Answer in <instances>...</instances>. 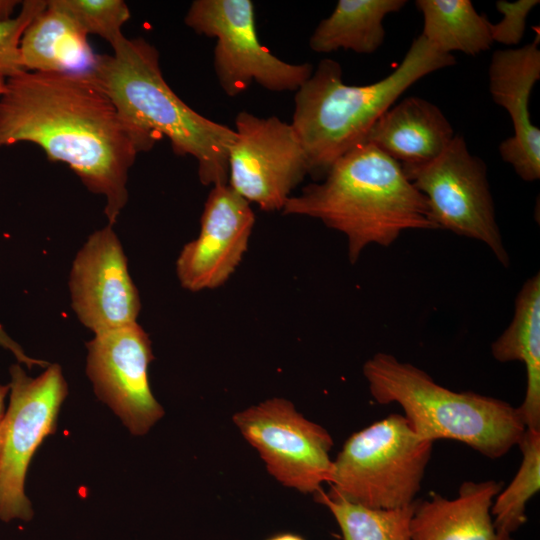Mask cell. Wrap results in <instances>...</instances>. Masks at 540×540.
Here are the masks:
<instances>
[{
    "instance_id": "cell-17",
    "label": "cell",
    "mask_w": 540,
    "mask_h": 540,
    "mask_svg": "<svg viewBox=\"0 0 540 540\" xmlns=\"http://www.w3.org/2000/svg\"><path fill=\"white\" fill-rule=\"evenodd\" d=\"M454 136L450 122L438 106L411 96L383 113L364 142L373 144L401 165H417L438 157Z\"/></svg>"
},
{
    "instance_id": "cell-31",
    "label": "cell",
    "mask_w": 540,
    "mask_h": 540,
    "mask_svg": "<svg viewBox=\"0 0 540 540\" xmlns=\"http://www.w3.org/2000/svg\"><path fill=\"white\" fill-rule=\"evenodd\" d=\"M6 87V80L0 78V96L4 93Z\"/></svg>"
},
{
    "instance_id": "cell-10",
    "label": "cell",
    "mask_w": 540,
    "mask_h": 540,
    "mask_svg": "<svg viewBox=\"0 0 540 540\" xmlns=\"http://www.w3.org/2000/svg\"><path fill=\"white\" fill-rule=\"evenodd\" d=\"M233 422L259 452L268 472L284 486L316 494L329 482L332 437L289 400L267 399L236 413Z\"/></svg>"
},
{
    "instance_id": "cell-22",
    "label": "cell",
    "mask_w": 540,
    "mask_h": 540,
    "mask_svg": "<svg viewBox=\"0 0 540 540\" xmlns=\"http://www.w3.org/2000/svg\"><path fill=\"white\" fill-rule=\"evenodd\" d=\"M316 499L334 516L343 540H410L416 501L400 508H372L330 498L322 490L316 493Z\"/></svg>"
},
{
    "instance_id": "cell-23",
    "label": "cell",
    "mask_w": 540,
    "mask_h": 540,
    "mask_svg": "<svg viewBox=\"0 0 540 540\" xmlns=\"http://www.w3.org/2000/svg\"><path fill=\"white\" fill-rule=\"evenodd\" d=\"M518 446L522 452L520 467L491 506L495 528L506 535L526 522V505L540 489V430L526 428Z\"/></svg>"
},
{
    "instance_id": "cell-19",
    "label": "cell",
    "mask_w": 540,
    "mask_h": 540,
    "mask_svg": "<svg viewBox=\"0 0 540 540\" xmlns=\"http://www.w3.org/2000/svg\"><path fill=\"white\" fill-rule=\"evenodd\" d=\"M96 56L87 35L49 1L27 26L20 40V58L25 71L88 72Z\"/></svg>"
},
{
    "instance_id": "cell-16",
    "label": "cell",
    "mask_w": 540,
    "mask_h": 540,
    "mask_svg": "<svg viewBox=\"0 0 540 540\" xmlns=\"http://www.w3.org/2000/svg\"><path fill=\"white\" fill-rule=\"evenodd\" d=\"M502 484L464 482L456 498L439 494L416 501L410 540H513L494 526L491 506Z\"/></svg>"
},
{
    "instance_id": "cell-9",
    "label": "cell",
    "mask_w": 540,
    "mask_h": 540,
    "mask_svg": "<svg viewBox=\"0 0 540 540\" xmlns=\"http://www.w3.org/2000/svg\"><path fill=\"white\" fill-rule=\"evenodd\" d=\"M421 192L439 229L483 242L505 267L510 259L497 224L487 168L472 155L463 137L455 135L435 159L401 165Z\"/></svg>"
},
{
    "instance_id": "cell-30",
    "label": "cell",
    "mask_w": 540,
    "mask_h": 540,
    "mask_svg": "<svg viewBox=\"0 0 540 540\" xmlns=\"http://www.w3.org/2000/svg\"><path fill=\"white\" fill-rule=\"evenodd\" d=\"M267 540H304L302 537L294 534H279L276 536H273Z\"/></svg>"
},
{
    "instance_id": "cell-27",
    "label": "cell",
    "mask_w": 540,
    "mask_h": 540,
    "mask_svg": "<svg viewBox=\"0 0 540 540\" xmlns=\"http://www.w3.org/2000/svg\"><path fill=\"white\" fill-rule=\"evenodd\" d=\"M0 347L8 350L11 352L15 358L17 359L18 363H22L26 365L29 369H31L34 366H40V367H47L49 365L48 362L41 360V359H34L30 356H28L22 347L16 343L3 329V327L0 324Z\"/></svg>"
},
{
    "instance_id": "cell-2",
    "label": "cell",
    "mask_w": 540,
    "mask_h": 540,
    "mask_svg": "<svg viewBox=\"0 0 540 540\" xmlns=\"http://www.w3.org/2000/svg\"><path fill=\"white\" fill-rule=\"evenodd\" d=\"M282 213L319 219L344 234L351 264L370 244L388 247L406 230L439 229L401 164L367 142L337 159L320 182L291 195Z\"/></svg>"
},
{
    "instance_id": "cell-20",
    "label": "cell",
    "mask_w": 540,
    "mask_h": 540,
    "mask_svg": "<svg viewBox=\"0 0 540 540\" xmlns=\"http://www.w3.org/2000/svg\"><path fill=\"white\" fill-rule=\"evenodd\" d=\"M406 4V0H339L330 16L313 31L309 47L316 53L339 49L374 53L385 39V17Z\"/></svg>"
},
{
    "instance_id": "cell-21",
    "label": "cell",
    "mask_w": 540,
    "mask_h": 540,
    "mask_svg": "<svg viewBox=\"0 0 540 540\" xmlns=\"http://www.w3.org/2000/svg\"><path fill=\"white\" fill-rule=\"evenodd\" d=\"M423 16L421 35L440 52L478 55L490 49V24L469 0H417Z\"/></svg>"
},
{
    "instance_id": "cell-8",
    "label": "cell",
    "mask_w": 540,
    "mask_h": 540,
    "mask_svg": "<svg viewBox=\"0 0 540 540\" xmlns=\"http://www.w3.org/2000/svg\"><path fill=\"white\" fill-rule=\"evenodd\" d=\"M9 372L0 456V520L28 522L34 516L25 492L28 468L41 443L56 432L68 386L59 364H49L36 378L19 363L11 365Z\"/></svg>"
},
{
    "instance_id": "cell-13",
    "label": "cell",
    "mask_w": 540,
    "mask_h": 540,
    "mask_svg": "<svg viewBox=\"0 0 540 540\" xmlns=\"http://www.w3.org/2000/svg\"><path fill=\"white\" fill-rule=\"evenodd\" d=\"M69 290L74 312L94 334L136 322L140 298L112 225L90 235L76 254Z\"/></svg>"
},
{
    "instance_id": "cell-25",
    "label": "cell",
    "mask_w": 540,
    "mask_h": 540,
    "mask_svg": "<svg viewBox=\"0 0 540 540\" xmlns=\"http://www.w3.org/2000/svg\"><path fill=\"white\" fill-rule=\"evenodd\" d=\"M46 7L45 0H26L15 18L0 22V78L6 80L25 71L20 58V40L27 26Z\"/></svg>"
},
{
    "instance_id": "cell-12",
    "label": "cell",
    "mask_w": 540,
    "mask_h": 540,
    "mask_svg": "<svg viewBox=\"0 0 540 540\" xmlns=\"http://www.w3.org/2000/svg\"><path fill=\"white\" fill-rule=\"evenodd\" d=\"M86 373L93 390L132 435L142 436L164 416L152 394L151 341L137 322L94 335L86 343Z\"/></svg>"
},
{
    "instance_id": "cell-6",
    "label": "cell",
    "mask_w": 540,
    "mask_h": 540,
    "mask_svg": "<svg viewBox=\"0 0 540 540\" xmlns=\"http://www.w3.org/2000/svg\"><path fill=\"white\" fill-rule=\"evenodd\" d=\"M432 446L403 415L390 414L345 441L326 494L372 508L408 506L416 501Z\"/></svg>"
},
{
    "instance_id": "cell-1",
    "label": "cell",
    "mask_w": 540,
    "mask_h": 540,
    "mask_svg": "<svg viewBox=\"0 0 540 540\" xmlns=\"http://www.w3.org/2000/svg\"><path fill=\"white\" fill-rule=\"evenodd\" d=\"M160 140L123 114L88 72L24 71L0 96V147L38 145L101 194L113 225L128 200V172Z\"/></svg>"
},
{
    "instance_id": "cell-28",
    "label": "cell",
    "mask_w": 540,
    "mask_h": 540,
    "mask_svg": "<svg viewBox=\"0 0 540 540\" xmlns=\"http://www.w3.org/2000/svg\"><path fill=\"white\" fill-rule=\"evenodd\" d=\"M8 394H9V385L0 384V456H1V450H2L4 418H5L6 408H7L5 405V400Z\"/></svg>"
},
{
    "instance_id": "cell-3",
    "label": "cell",
    "mask_w": 540,
    "mask_h": 540,
    "mask_svg": "<svg viewBox=\"0 0 540 540\" xmlns=\"http://www.w3.org/2000/svg\"><path fill=\"white\" fill-rule=\"evenodd\" d=\"M455 62L452 54L440 52L421 34L395 70L371 84L344 83L340 64L322 59L295 91L290 123L305 152L309 175L323 179L337 159L364 142L379 117L408 88Z\"/></svg>"
},
{
    "instance_id": "cell-4",
    "label": "cell",
    "mask_w": 540,
    "mask_h": 540,
    "mask_svg": "<svg viewBox=\"0 0 540 540\" xmlns=\"http://www.w3.org/2000/svg\"><path fill=\"white\" fill-rule=\"evenodd\" d=\"M113 53L97 55L88 71L130 120L161 139L178 156L193 157L203 185L228 184L234 129L197 113L165 81L157 49L143 38L120 36Z\"/></svg>"
},
{
    "instance_id": "cell-11",
    "label": "cell",
    "mask_w": 540,
    "mask_h": 540,
    "mask_svg": "<svg viewBox=\"0 0 540 540\" xmlns=\"http://www.w3.org/2000/svg\"><path fill=\"white\" fill-rule=\"evenodd\" d=\"M228 155V185L261 210L282 211L309 175L303 147L290 123L241 111Z\"/></svg>"
},
{
    "instance_id": "cell-18",
    "label": "cell",
    "mask_w": 540,
    "mask_h": 540,
    "mask_svg": "<svg viewBox=\"0 0 540 540\" xmlns=\"http://www.w3.org/2000/svg\"><path fill=\"white\" fill-rule=\"evenodd\" d=\"M499 362L520 361L526 370V392L517 407L527 429L540 430V275L537 272L520 289L514 316L492 343Z\"/></svg>"
},
{
    "instance_id": "cell-15",
    "label": "cell",
    "mask_w": 540,
    "mask_h": 540,
    "mask_svg": "<svg viewBox=\"0 0 540 540\" xmlns=\"http://www.w3.org/2000/svg\"><path fill=\"white\" fill-rule=\"evenodd\" d=\"M493 101L509 114L513 135L499 146L502 159L524 181L540 178V130L529 113L532 89L540 79L539 35L519 48L497 50L488 68Z\"/></svg>"
},
{
    "instance_id": "cell-26",
    "label": "cell",
    "mask_w": 540,
    "mask_h": 540,
    "mask_svg": "<svg viewBox=\"0 0 540 540\" xmlns=\"http://www.w3.org/2000/svg\"><path fill=\"white\" fill-rule=\"evenodd\" d=\"M538 4L539 0L497 1L496 8L502 14V19L496 24H490L493 42L507 46L519 44L526 29V19Z\"/></svg>"
},
{
    "instance_id": "cell-29",
    "label": "cell",
    "mask_w": 540,
    "mask_h": 540,
    "mask_svg": "<svg viewBox=\"0 0 540 540\" xmlns=\"http://www.w3.org/2000/svg\"><path fill=\"white\" fill-rule=\"evenodd\" d=\"M19 3L18 0H0V22L12 19L11 15Z\"/></svg>"
},
{
    "instance_id": "cell-24",
    "label": "cell",
    "mask_w": 540,
    "mask_h": 540,
    "mask_svg": "<svg viewBox=\"0 0 540 540\" xmlns=\"http://www.w3.org/2000/svg\"><path fill=\"white\" fill-rule=\"evenodd\" d=\"M68 15L86 34H95L110 44L122 36L121 28L130 18L122 0H49Z\"/></svg>"
},
{
    "instance_id": "cell-14",
    "label": "cell",
    "mask_w": 540,
    "mask_h": 540,
    "mask_svg": "<svg viewBox=\"0 0 540 540\" xmlns=\"http://www.w3.org/2000/svg\"><path fill=\"white\" fill-rule=\"evenodd\" d=\"M255 224L251 205L228 184L212 186L204 204L198 236L181 250L176 272L192 291L223 285L245 254Z\"/></svg>"
},
{
    "instance_id": "cell-7",
    "label": "cell",
    "mask_w": 540,
    "mask_h": 540,
    "mask_svg": "<svg viewBox=\"0 0 540 540\" xmlns=\"http://www.w3.org/2000/svg\"><path fill=\"white\" fill-rule=\"evenodd\" d=\"M184 22L216 40L214 72L228 96L247 91L253 82L271 92H295L313 72L311 64L283 61L259 41L250 0H195Z\"/></svg>"
},
{
    "instance_id": "cell-5",
    "label": "cell",
    "mask_w": 540,
    "mask_h": 540,
    "mask_svg": "<svg viewBox=\"0 0 540 540\" xmlns=\"http://www.w3.org/2000/svg\"><path fill=\"white\" fill-rule=\"evenodd\" d=\"M370 394L379 404H399L413 432L434 442H462L496 459L518 445L526 427L508 402L438 384L427 372L378 352L363 365Z\"/></svg>"
}]
</instances>
